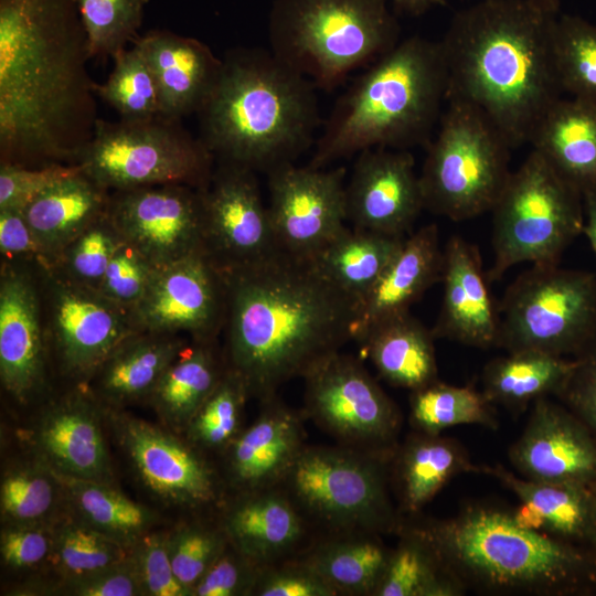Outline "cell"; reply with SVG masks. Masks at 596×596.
Instances as JSON below:
<instances>
[{
  "instance_id": "19",
  "label": "cell",
  "mask_w": 596,
  "mask_h": 596,
  "mask_svg": "<svg viewBox=\"0 0 596 596\" xmlns=\"http://www.w3.org/2000/svg\"><path fill=\"white\" fill-rule=\"evenodd\" d=\"M200 190L205 249L223 270L254 264L279 251L255 171L219 162Z\"/></svg>"
},
{
  "instance_id": "11",
  "label": "cell",
  "mask_w": 596,
  "mask_h": 596,
  "mask_svg": "<svg viewBox=\"0 0 596 596\" xmlns=\"http://www.w3.org/2000/svg\"><path fill=\"white\" fill-rule=\"evenodd\" d=\"M215 158L181 119L158 116L142 120L98 118L92 139L76 163L108 191L158 184L204 188Z\"/></svg>"
},
{
  "instance_id": "53",
  "label": "cell",
  "mask_w": 596,
  "mask_h": 596,
  "mask_svg": "<svg viewBox=\"0 0 596 596\" xmlns=\"http://www.w3.org/2000/svg\"><path fill=\"white\" fill-rule=\"evenodd\" d=\"M143 594L192 596L175 577L168 552V533L149 532L131 550Z\"/></svg>"
},
{
  "instance_id": "34",
  "label": "cell",
  "mask_w": 596,
  "mask_h": 596,
  "mask_svg": "<svg viewBox=\"0 0 596 596\" xmlns=\"http://www.w3.org/2000/svg\"><path fill=\"white\" fill-rule=\"evenodd\" d=\"M370 531L322 533L298 554L337 593L373 596L392 550Z\"/></svg>"
},
{
  "instance_id": "14",
  "label": "cell",
  "mask_w": 596,
  "mask_h": 596,
  "mask_svg": "<svg viewBox=\"0 0 596 596\" xmlns=\"http://www.w3.org/2000/svg\"><path fill=\"white\" fill-rule=\"evenodd\" d=\"M104 412L136 478L156 500L191 512L221 508L226 489L205 453L141 418Z\"/></svg>"
},
{
  "instance_id": "22",
  "label": "cell",
  "mask_w": 596,
  "mask_h": 596,
  "mask_svg": "<svg viewBox=\"0 0 596 596\" xmlns=\"http://www.w3.org/2000/svg\"><path fill=\"white\" fill-rule=\"evenodd\" d=\"M46 342L35 283L25 268L6 260L0 276V379L20 404L44 387Z\"/></svg>"
},
{
  "instance_id": "1",
  "label": "cell",
  "mask_w": 596,
  "mask_h": 596,
  "mask_svg": "<svg viewBox=\"0 0 596 596\" xmlns=\"http://www.w3.org/2000/svg\"><path fill=\"white\" fill-rule=\"evenodd\" d=\"M77 0H0V163L75 164L96 83Z\"/></svg>"
},
{
  "instance_id": "61",
  "label": "cell",
  "mask_w": 596,
  "mask_h": 596,
  "mask_svg": "<svg viewBox=\"0 0 596 596\" xmlns=\"http://www.w3.org/2000/svg\"><path fill=\"white\" fill-rule=\"evenodd\" d=\"M588 550L596 560V486L594 487L593 493V505H592V518H590V529L588 536Z\"/></svg>"
},
{
  "instance_id": "60",
  "label": "cell",
  "mask_w": 596,
  "mask_h": 596,
  "mask_svg": "<svg viewBox=\"0 0 596 596\" xmlns=\"http://www.w3.org/2000/svg\"><path fill=\"white\" fill-rule=\"evenodd\" d=\"M397 8L412 15H419L427 10L445 6L446 0H391Z\"/></svg>"
},
{
  "instance_id": "4",
  "label": "cell",
  "mask_w": 596,
  "mask_h": 596,
  "mask_svg": "<svg viewBox=\"0 0 596 596\" xmlns=\"http://www.w3.org/2000/svg\"><path fill=\"white\" fill-rule=\"evenodd\" d=\"M317 89L270 51L232 49L196 111L200 139L219 162L268 173L316 142Z\"/></svg>"
},
{
  "instance_id": "58",
  "label": "cell",
  "mask_w": 596,
  "mask_h": 596,
  "mask_svg": "<svg viewBox=\"0 0 596 596\" xmlns=\"http://www.w3.org/2000/svg\"><path fill=\"white\" fill-rule=\"evenodd\" d=\"M0 253L7 262H35L47 269L40 245L21 210H0Z\"/></svg>"
},
{
  "instance_id": "10",
  "label": "cell",
  "mask_w": 596,
  "mask_h": 596,
  "mask_svg": "<svg viewBox=\"0 0 596 596\" xmlns=\"http://www.w3.org/2000/svg\"><path fill=\"white\" fill-rule=\"evenodd\" d=\"M492 212L493 260L488 281L521 263L558 264L583 234L584 198L534 149L511 172Z\"/></svg>"
},
{
  "instance_id": "46",
  "label": "cell",
  "mask_w": 596,
  "mask_h": 596,
  "mask_svg": "<svg viewBox=\"0 0 596 596\" xmlns=\"http://www.w3.org/2000/svg\"><path fill=\"white\" fill-rule=\"evenodd\" d=\"M553 46L562 91L596 102V25L578 15H557Z\"/></svg>"
},
{
  "instance_id": "45",
  "label": "cell",
  "mask_w": 596,
  "mask_h": 596,
  "mask_svg": "<svg viewBox=\"0 0 596 596\" xmlns=\"http://www.w3.org/2000/svg\"><path fill=\"white\" fill-rule=\"evenodd\" d=\"M115 66L96 94L113 107L120 119L142 120L162 115L155 75L140 49H125L114 58Z\"/></svg>"
},
{
  "instance_id": "43",
  "label": "cell",
  "mask_w": 596,
  "mask_h": 596,
  "mask_svg": "<svg viewBox=\"0 0 596 596\" xmlns=\"http://www.w3.org/2000/svg\"><path fill=\"white\" fill-rule=\"evenodd\" d=\"M131 550L81 522L66 510L53 523L49 563L61 581L84 577L126 560Z\"/></svg>"
},
{
  "instance_id": "17",
  "label": "cell",
  "mask_w": 596,
  "mask_h": 596,
  "mask_svg": "<svg viewBox=\"0 0 596 596\" xmlns=\"http://www.w3.org/2000/svg\"><path fill=\"white\" fill-rule=\"evenodd\" d=\"M267 175V207L279 251L312 259L347 228L344 167L290 162Z\"/></svg>"
},
{
  "instance_id": "50",
  "label": "cell",
  "mask_w": 596,
  "mask_h": 596,
  "mask_svg": "<svg viewBox=\"0 0 596 596\" xmlns=\"http://www.w3.org/2000/svg\"><path fill=\"white\" fill-rule=\"evenodd\" d=\"M155 268L143 255L124 241L115 252L97 290L130 312L142 298Z\"/></svg>"
},
{
  "instance_id": "16",
  "label": "cell",
  "mask_w": 596,
  "mask_h": 596,
  "mask_svg": "<svg viewBox=\"0 0 596 596\" xmlns=\"http://www.w3.org/2000/svg\"><path fill=\"white\" fill-rule=\"evenodd\" d=\"M226 305L224 272L202 251L156 267L130 317L136 331L211 341L224 327Z\"/></svg>"
},
{
  "instance_id": "39",
  "label": "cell",
  "mask_w": 596,
  "mask_h": 596,
  "mask_svg": "<svg viewBox=\"0 0 596 596\" xmlns=\"http://www.w3.org/2000/svg\"><path fill=\"white\" fill-rule=\"evenodd\" d=\"M405 237L347 226L312 259L334 285L359 302L360 309Z\"/></svg>"
},
{
  "instance_id": "15",
  "label": "cell",
  "mask_w": 596,
  "mask_h": 596,
  "mask_svg": "<svg viewBox=\"0 0 596 596\" xmlns=\"http://www.w3.org/2000/svg\"><path fill=\"white\" fill-rule=\"evenodd\" d=\"M39 270L47 292L46 338L58 368L86 386L114 349L137 332L130 312L55 268Z\"/></svg>"
},
{
  "instance_id": "28",
  "label": "cell",
  "mask_w": 596,
  "mask_h": 596,
  "mask_svg": "<svg viewBox=\"0 0 596 596\" xmlns=\"http://www.w3.org/2000/svg\"><path fill=\"white\" fill-rule=\"evenodd\" d=\"M444 249L436 224H427L404 238L401 248L360 305L353 340L373 324L409 311L435 283L441 280Z\"/></svg>"
},
{
  "instance_id": "2",
  "label": "cell",
  "mask_w": 596,
  "mask_h": 596,
  "mask_svg": "<svg viewBox=\"0 0 596 596\" xmlns=\"http://www.w3.org/2000/svg\"><path fill=\"white\" fill-rule=\"evenodd\" d=\"M227 305L226 366L259 402L304 379L353 340L359 302L313 259L283 251L223 270Z\"/></svg>"
},
{
  "instance_id": "18",
  "label": "cell",
  "mask_w": 596,
  "mask_h": 596,
  "mask_svg": "<svg viewBox=\"0 0 596 596\" xmlns=\"http://www.w3.org/2000/svg\"><path fill=\"white\" fill-rule=\"evenodd\" d=\"M107 212L123 240L155 267L206 251L198 188L158 184L113 191Z\"/></svg>"
},
{
  "instance_id": "31",
  "label": "cell",
  "mask_w": 596,
  "mask_h": 596,
  "mask_svg": "<svg viewBox=\"0 0 596 596\" xmlns=\"http://www.w3.org/2000/svg\"><path fill=\"white\" fill-rule=\"evenodd\" d=\"M109 192L81 170L57 181L24 207L47 269L54 267L79 233L107 211Z\"/></svg>"
},
{
  "instance_id": "40",
  "label": "cell",
  "mask_w": 596,
  "mask_h": 596,
  "mask_svg": "<svg viewBox=\"0 0 596 596\" xmlns=\"http://www.w3.org/2000/svg\"><path fill=\"white\" fill-rule=\"evenodd\" d=\"M373 596H456L465 586L444 565L417 525L403 522Z\"/></svg>"
},
{
  "instance_id": "24",
  "label": "cell",
  "mask_w": 596,
  "mask_h": 596,
  "mask_svg": "<svg viewBox=\"0 0 596 596\" xmlns=\"http://www.w3.org/2000/svg\"><path fill=\"white\" fill-rule=\"evenodd\" d=\"M256 419L221 454L230 494L279 486L306 444L305 415L278 395L260 401Z\"/></svg>"
},
{
  "instance_id": "8",
  "label": "cell",
  "mask_w": 596,
  "mask_h": 596,
  "mask_svg": "<svg viewBox=\"0 0 596 596\" xmlns=\"http://www.w3.org/2000/svg\"><path fill=\"white\" fill-rule=\"evenodd\" d=\"M391 458L342 445H306L279 487L322 533L397 532L404 520L390 497Z\"/></svg>"
},
{
  "instance_id": "59",
  "label": "cell",
  "mask_w": 596,
  "mask_h": 596,
  "mask_svg": "<svg viewBox=\"0 0 596 596\" xmlns=\"http://www.w3.org/2000/svg\"><path fill=\"white\" fill-rule=\"evenodd\" d=\"M585 222L583 234L587 237L596 256V196H584Z\"/></svg>"
},
{
  "instance_id": "48",
  "label": "cell",
  "mask_w": 596,
  "mask_h": 596,
  "mask_svg": "<svg viewBox=\"0 0 596 596\" xmlns=\"http://www.w3.org/2000/svg\"><path fill=\"white\" fill-rule=\"evenodd\" d=\"M123 242L106 211L65 247L52 268L73 281L97 290Z\"/></svg>"
},
{
  "instance_id": "25",
  "label": "cell",
  "mask_w": 596,
  "mask_h": 596,
  "mask_svg": "<svg viewBox=\"0 0 596 596\" xmlns=\"http://www.w3.org/2000/svg\"><path fill=\"white\" fill-rule=\"evenodd\" d=\"M220 509L230 544L259 566L294 557L310 544L312 528L279 486L230 494Z\"/></svg>"
},
{
  "instance_id": "20",
  "label": "cell",
  "mask_w": 596,
  "mask_h": 596,
  "mask_svg": "<svg viewBox=\"0 0 596 596\" xmlns=\"http://www.w3.org/2000/svg\"><path fill=\"white\" fill-rule=\"evenodd\" d=\"M345 204L353 227L405 237L425 210L412 153L389 148L359 152L345 184Z\"/></svg>"
},
{
  "instance_id": "55",
  "label": "cell",
  "mask_w": 596,
  "mask_h": 596,
  "mask_svg": "<svg viewBox=\"0 0 596 596\" xmlns=\"http://www.w3.org/2000/svg\"><path fill=\"white\" fill-rule=\"evenodd\" d=\"M53 550L52 524L4 525L0 534L2 565L26 571L49 563Z\"/></svg>"
},
{
  "instance_id": "30",
  "label": "cell",
  "mask_w": 596,
  "mask_h": 596,
  "mask_svg": "<svg viewBox=\"0 0 596 596\" xmlns=\"http://www.w3.org/2000/svg\"><path fill=\"white\" fill-rule=\"evenodd\" d=\"M530 143L583 198L596 196V102L560 98Z\"/></svg>"
},
{
  "instance_id": "6",
  "label": "cell",
  "mask_w": 596,
  "mask_h": 596,
  "mask_svg": "<svg viewBox=\"0 0 596 596\" xmlns=\"http://www.w3.org/2000/svg\"><path fill=\"white\" fill-rule=\"evenodd\" d=\"M417 528L465 587L544 595L596 588V560L589 550L526 529L512 512L469 505Z\"/></svg>"
},
{
  "instance_id": "56",
  "label": "cell",
  "mask_w": 596,
  "mask_h": 596,
  "mask_svg": "<svg viewBox=\"0 0 596 596\" xmlns=\"http://www.w3.org/2000/svg\"><path fill=\"white\" fill-rule=\"evenodd\" d=\"M574 359L572 372L555 395L596 438V336Z\"/></svg>"
},
{
  "instance_id": "9",
  "label": "cell",
  "mask_w": 596,
  "mask_h": 596,
  "mask_svg": "<svg viewBox=\"0 0 596 596\" xmlns=\"http://www.w3.org/2000/svg\"><path fill=\"white\" fill-rule=\"evenodd\" d=\"M447 102L419 181L425 210L459 222L492 210L511 174V147L480 109Z\"/></svg>"
},
{
  "instance_id": "52",
  "label": "cell",
  "mask_w": 596,
  "mask_h": 596,
  "mask_svg": "<svg viewBox=\"0 0 596 596\" xmlns=\"http://www.w3.org/2000/svg\"><path fill=\"white\" fill-rule=\"evenodd\" d=\"M252 596H338L299 555L262 566Z\"/></svg>"
},
{
  "instance_id": "21",
  "label": "cell",
  "mask_w": 596,
  "mask_h": 596,
  "mask_svg": "<svg viewBox=\"0 0 596 596\" xmlns=\"http://www.w3.org/2000/svg\"><path fill=\"white\" fill-rule=\"evenodd\" d=\"M510 460L530 480L596 486V438L567 407L540 397L510 449Z\"/></svg>"
},
{
  "instance_id": "41",
  "label": "cell",
  "mask_w": 596,
  "mask_h": 596,
  "mask_svg": "<svg viewBox=\"0 0 596 596\" xmlns=\"http://www.w3.org/2000/svg\"><path fill=\"white\" fill-rule=\"evenodd\" d=\"M0 512L4 525L52 524L65 512L58 475L32 453L1 477Z\"/></svg>"
},
{
  "instance_id": "12",
  "label": "cell",
  "mask_w": 596,
  "mask_h": 596,
  "mask_svg": "<svg viewBox=\"0 0 596 596\" xmlns=\"http://www.w3.org/2000/svg\"><path fill=\"white\" fill-rule=\"evenodd\" d=\"M497 345L577 355L596 336V275L532 265L510 284L498 305Z\"/></svg>"
},
{
  "instance_id": "26",
  "label": "cell",
  "mask_w": 596,
  "mask_h": 596,
  "mask_svg": "<svg viewBox=\"0 0 596 596\" xmlns=\"http://www.w3.org/2000/svg\"><path fill=\"white\" fill-rule=\"evenodd\" d=\"M440 310L432 329L435 339H448L487 349L497 345L499 310L488 289L478 247L460 235L444 247Z\"/></svg>"
},
{
  "instance_id": "29",
  "label": "cell",
  "mask_w": 596,
  "mask_h": 596,
  "mask_svg": "<svg viewBox=\"0 0 596 596\" xmlns=\"http://www.w3.org/2000/svg\"><path fill=\"white\" fill-rule=\"evenodd\" d=\"M185 347L177 334L134 332L99 366L88 383L89 392L106 408L119 409L148 400L167 368Z\"/></svg>"
},
{
  "instance_id": "42",
  "label": "cell",
  "mask_w": 596,
  "mask_h": 596,
  "mask_svg": "<svg viewBox=\"0 0 596 596\" xmlns=\"http://www.w3.org/2000/svg\"><path fill=\"white\" fill-rule=\"evenodd\" d=\"M409 422L416 432L426 434H440L448 427L464 424L498 426L492 403L482 392L438 380L412 391Z\"/></svg>"
},
{
  "instance_id": "54",
  "label": "cell",
  "mask_w": 596,
  "mask_h": 596,
  "mask_svg": "<svg viewBox=\"0 0 596 596\" xmlns=\"http://www.w3.org/2000/svg\"><path fill=\"white\" fill-rule=\"evenodd\" d=\"M260 568L228 542L193 587L192 596H252Z\"/></svg>"
},
{
  "instance_id": "23",
  "label": "cell",
  "mask_w": 596,
  "mask_h": 596,
  "mask_svg": "<svg viewBox=\"0 0 596 596\" xmlns=\"http://www.w3.org/2000/svg\"><path fill=\"white\" fill-rule=\"evenodd\" d=\"M103 415L104 407L86 389L51 402L32 430L33 454L57 475L114 483Z\"/></svg>"
},
{
  "instance_id": "13",
  "label": "cell",
  "mask_w": 596,
  "mask_h": 596,
  "mask_svg": "<svg viewBox=\"0 0 596 596\" xmlns=\"http://www.w3.org/2000/svg\"><path fill=\"white\" fill-rule=\"evenodd\" d=\"M302 380L305 417L338 445L393 455L401 429L400 409L359 359L339 351Z\"/></svg>"
},
{
  "instance_id": "32",
  "label": "cell",
  "mask_w": 596,
  "mask_h": 596,
  "mask_svg": "<svg viewBox=\"0 0 596 596\" xmlns=\"http://www.w3.org/2000/svg\"><path fill=\"white\" fill-rule=\"evenodd\" d=\"M469 471L478 472V466L458 441L440 434L417 432L408 436L390 461L401 513L419 512L453 477Z\"/></svg>"
},
{
  "instance_id": "57",
  "label": "cell",
  "mask_w": 596,
  "mask_h": 596,
  "mask_svg": "<svg viewBox=\"0 0 596 596\" xmlns=\"http://www.w3.org/2000/svg\"><path fill=\"white\" fill-rule=\"evenodd\" d=\"M57 590L63 595L75 596L145 595L131 552L126 560L105 570L84 577L61 581Z\"/></svg>"
},
{
  "instance_id": "51",
  "label": "cell",
  "mask_w": 596,
  "mask_h": 596,
  "mask_svg": "<svg viewBox=\"0 0 596 596\" xmlns=\"http://www.w3.org/2000/svg\"><path fill=\"white\" fill-rule=\"evenodd\" d=\"M81 171L78 164L23 167L0 163V210H21L57 181Z\"/></svg>"
},
{
  "instance_id": "38",
  "label": "cell",
  "mask_w": 596,
  "mask_h": 596,
  "mask_svg": "<svg viewBox=\"0 0 596 596\" xmlns=\"http://www.w3.org/2000/svg\"><path fill=\"white\" fill-rule=\"evenodd\" d=\"M575 365V359L533 350L509 352L483 369L482 393L490 403L509 409L556 394Z\"/></svg>"
},
{
  "instance_id": "27",
  "label": "cell",
  "mask_w": 596,
  "mask_h": 596,
  "mask_svg": "<svg viewBox=\"0 0 596 596\" xmlns=\"http://www.w3.org/2000/svg\"><path fill=\"white\" fill-rule=\"evenodd\" d=\"M132 44L146 57L157 81L162 115L181 119L196 113L210 94L222 58L198 39L151 30Z\"/></svg>"
},
{
  "instance_id": "44",
  "label": "cell",
  "mask_w": 596,
  "mask_h": 596,
  "mask_svg": "<svg viewBox=\"0 0 596 596\" xmlns=\"http://www.w3.org/2000/svg\"><path fill=\"white\" fill-rule=\"evenodd\" d=\"M247 389L242 379L226 368L220 382L191 418L184 437L203 453L222 454L238 436Z\"/></svg>"
},
{
  "instance_id": "62",
  "label": "cell",
  "mask_w": 596,
  "mask_h": 596,
  "mask_svg": "<svg viewBox=\"0 0 596 596\" xmlns=\"http://www.w3.org/2000/svg\"><path fill=\"white\" fill-rule=\"evenodd\" d=\"M536 7L550 15H558L560 0H531Z\"/></svg>"
},
{
  "instance_id": "3",
  "label": "cell",
  "mask_w": 596,
  "mask_h": 596,
  "mask_svg": "<svg viewBox=\"0 0 596 596\" xmlns=\"http://www.w3.org/2000/svg\"><path fill=\"white\" fill-rule=\"evenodd\" d=\"M556 17L531 0H481L457 12L439 42L446 100L480 109L511 148L530 142L561 98L553 46Z\"/></svg>"
},
{
  "instance_id": "37",
  "label": "cell",
  "mask_w": 596,
  "mask_h": 596,
  "mask_svg": "<svg viewBox=\"0 0 596 596\" xmlns=\"http://www.w3.org/2000/svg\"><path fill=\"white\" fill-rule=\"evenodd\" d=\"M58 477L64 490L65 510L130 550L158 522L155 511L129 499L111 482Z\"/></svg>"
},
{
  "instance_id": "49",
  "label": "cell",
  "mask_w": 596,
  "mask_h": 596,
  "mask_svg": "<svg viewBox=\"0 0 596 596\" xmlns=\"http://www.w3.org/2000/svg\"><path fill=\"white\" fill-rule=\"evenodd\" d=\"M228 545L216 524L200 520L187 522L168 532V552L177 579L192 595L193 587Z\"/></svg>"
},
{
  "instance_id": "36",
  "label": "cell",
  "mask_w": 596,
  "mask_h": 596,
  "mask_svg": "<svg viewBox=\"0 0 596 596\" xmlns=\"http://www.w3.org/2000/svg\"><path fill=\"white\" fill-rule=\"evenodd\" d=\"M509 488L542 522V531L588 550L594 487L518 477L502 466H478Z\"/></svg>"
},
{
  "instance_id": "47",
  "label": "cell",
  "mask_w": 596,
  "mask_h": 596,
  "mask_svg": "<svg viewBox=\"0 0 596 596\" xmlns=\"http://www.w3.org/2000/svg\"><path fill=\"white\" fill-rule=\"evenodd\" d=\"M148 0H77L92 58H114L138 36Z\"/></svg>"
},
{
  "instance_id": "5",
  "label": "cell",
  "mask_w": 596,
  "mask_h": 596,
  "mask_svg": "<svg viewBox=\"0 0 596 596\" xmlns=\"http://www.w3.org/2000/svg\"><path fill=\"white\" fill-rule=\"evenodd\" d=\"M446 98L440 43L418 35L398 42L337 99L308 164L324 168L371 148L427 146Z\"/></svg>"
},
{
  "instance_id": "35",
  "label": "cell",
  "mask_w": 596,
  "mask_h": 596,
  "mask_svg": "<svg viewBox=\"0 0 596 596\" xmlns=\"http://www.w3.org/2000/svg\"><path fill=\"white\" fill-rule=\"evenodd\" d=\"M226 368L215 340H194V344L185 347L167 368L148 401L169 428L183 433Z\"/></svg>"
},
{
  "instance_id": "7",
  "label": "cell",
  "mask_w": 596,
  "mask_h": 596,
  "mask_svg": "<svg viewBox=\"0 0 596 596\" xmlns=\"http://www.w3.org/2000/svg\"><path fill=\"white\" fill-rule=\"evenodd\" d=\"M386 0H276L269 51L330 92L398 43Z\"/></svg>"
},
{
  "instance_id": "33",
  "label": "cell",
  "mask_w": 596,
  "mask_h": 596,
  "mask_svg": "<svg viewBox=\"0 0 596 596\" xmlns=\"http://www.w3.org/2000/svg\"><path fill=\"white\" fill-rule=\"evenodd\" d=\"M434 340L406 311L373 324L359 343L385 381L412 392L438 380Z\"/></svg>"
}]
</instances>
